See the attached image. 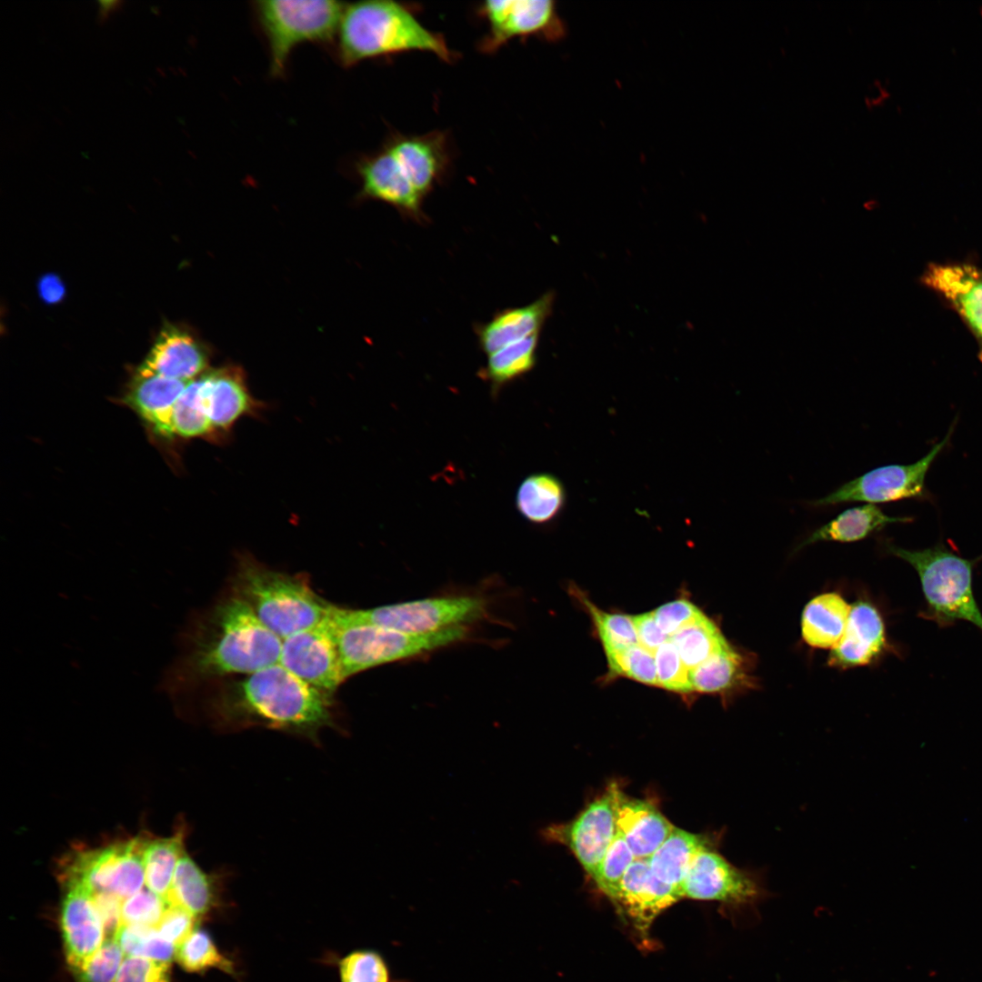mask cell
Masks as SVG:
<instances>
[{
    "instance_id": "b9f144b4",
    "label": "cell",
    "mask_w": 982,
    "mask_h": 982,
    "mask_svg": "<svg viewBox=\"0 0 982 982\" xmlns=\"http://www.w3.org/2000/svg\"><path fill=\"white\" fill-rule=\"evenodd\" d=\"M123 955L115 938L105 939L100 948L74 972L75 982H115Z\"/></svg>"
},
{
    "instance_id": "cb8c5ba5",
    "label": "cell",
    "mask_w": 982,
    "mask_h": 982,
    "mask_svg": "<svg viewBox=\"0 0 982 982\" xmlns=\"http://www.w3.org/2000/svg\"><path fill=\"white\" fill-rule=\"evenodd\" d=\"M190 382L157 375L136 374L125 396V402L158 434L173 436L172 410Z\"/></svg>"
},
{
    "instance_id": "7a4b0ae2",
    "label": "cell",
    "mask_w": 982,
    "mask_h": 982,
    "mask_svg": "<svg viewBox=\"0 0 982 982\" xmlns=\"http://www.w3.org/2000/svg\"><path fill=\"white\" fill-rule=\"evenodd\" d=\"M200 691L211 719L225 730L259 726L317 741L322 730L336 727L335 695L311 686L279 663Z\"/></svg>"
},
{
    "instance_id": "f546056e",
    "label": "cell",
    "mask_w": 982,
    "mask_h": 982,
    "mask_svg": "<svg viewBox=\"0 0 982 982\" xmlns=\"http://www.w3.org/2000/svg\"><path fill=\"white\" fill-rule=\"evenodd\" d=\"M539 336L511 344L488 356L483 374L493 392L533 369L536 362Z\"/></svg>"
},
{
    "instance_id": "e0dca14e",
    "label": "cell",
    "mask_w": 982,
    "mask_h": 982,
    "mask_svg": "<svg viewBox=\"0 0 982 982\" xmlns=\"http://www.w3.org/2000/svg\"><path fill=\"white\" fill-rule=\"evenodd\" d=\"M356 169L362 185V197L385 202L413 219L424 218V197L385 145L379 152L361 159Z\"/></svg>"
},
{
    "instance_id": "7bdbcfd3",
    "label": "cell",
    "mask_w": 982,
    "mask_h": 982,
    "mask_svg": "<svg viewBox=\"0 0 982 982\" xmlns=\"http://www.w3.org/2000/svg\"><path fill=\"white\" fill-rule=\"evenodd\" d=\"M653 613L662 631L670 637L704 614L686 598L661 605Z\"/></svg>"
},
{
    "instance_id": "d590c367",
    "label": "cell",
    "mask_w": 982,
    "mask_h": 982,
    "mask_svg": "<svg viewBox=\"0 0 982 982\" xmlns=\"http://www.w3.org/2000/svg\"><path fill=\"white\" fill-rule=\"evenodd\" d=\"M172 895L173 890L171 896L165 897L150 886L146 864V881L144 887L126 897H120L122 925L156 927L167 907L175 904Z\"/></svg>"
},
{
    "instance_id": "8fae6325",
    "label": "cell",
    "mask_w": 982,
    "mask_h": 982,
    "mask_svg": "<svg viewBox=\"0 0 982 982\" xmlns=\"http://www.w3.org/2000/svg\"><path fill=\"white\" fill-rule=\"evenodd\" d=\"M952 430L920 460L910 465H889L872 469L809 504L813 506H836L849 502L887 503L921 496L925 476L946 446Z\"/></svg>"
},
{
    "instance_id": "603a6c76",
    "label": "cell",
    "mask_w": 982,
    "mask_h": 982,
    "mask_svg": "<svg viewBox=\"0 0 982 982\" xmlns=\"http://www.w3.org/2000/svg\"><path fill=\"white\" fill-rule=\"evenodd\" d=\"M199 379L203 406L213 428L229 427L250 409L252 400L239 369L224 367Z\"/></svg>"
},
{
    "instance_id": "9a60e30c",
    "label": "cell",
    "mask_w": 982,
    "mask_h": 982,
    "mask_svg": "<svg viewBox=\"0 0 982 982\" xmlns=\"http://www.w3.org/2000/svg\"><path fill=\"white\" fill-rule=\"evenodd\" d=\"M682 897L680 891L653 873L647 858H636L621 882L614 904L636 931L646 935L654 920Z\"/></svg>"
},
{
    "instance_id": "f6af8a7d",
    "label": "cell",
    "mask_w": 982,
    "mask_h": 982,
    "mask_svg": "<svg viewBox=\"0 0 982 982\" xmlns=\"http://www.w3.org/2000/svg\"><path fill=\"white\" fill-rule=\"evenodd\" d=\"M196 918L185 907L173 904L167 907L156 928L165 939L178 947L195 930Z\"/></svg>"
},
{
    "instance_id": "30bf717a",
    "label": "cell",
    "mask_w": 982,
    "mask_h": 982,
    "mask_svg": "<svg viewBox=\"0 0 982 982\" xmlns=\"http://www.w3.org/2000/svg\"><path fill=\"white\" fill-rule=\"evenodd\" d=\"M478 15L487 23V34L481 39L479 50L494 53L516 37L536 36L546 41H559L567 28L552 0L486 1Z\"/></svg>"
},
{
    "instance_id": "4dcf8cb0",
    "label": "cell",
    "mask_w": 982,
    "mask_h": 982,
    "mask_svg": "<svg viewBox=\"0 0 982 982\" xmlns=\"http://www.w3.org/2000/svg\"><path fill=\"white\" fill-rule=\"evenodd\" d=\"M691 670L728 645L716 625L705 614L670 637Z\"/></svg>"
},
{
    "instance_id": "ffe728a7",
    "label": "cell",
    "mask_w": 982,
    "mask_h": 982,
    "mask_svg": "<svg viewBox=\"0 0 982 982\" xmlns=\"http://www.w3.org/2000/svg\"><path fill=\"white\" fill-rule=\"evenodd\" d=\"M616 824L637 859L648 858L675 827L652 803L616 789Z\"/></svg>"
},
{
    "instance_id": "ee69618b",
    "label": "cell",
    "mask_w": 982,
    "mask_h": 982,
    "mask_svg": "<svg viewBox=\"0 0 982 982\" xmlns=\"http://www.w3.org/2000/svg\"><path fill=\"white\" fill-rule=\"evenodd\" d=\"M115 982H171L169 963L127 956Z\"/></svg>"
},
{
    "instance_id": "f35d334b",
    "label": "cell",
    "mask_w": 982,
    "mask_h": 982,
    "mask_svg": "<svg viewBox=\"0 0 982 982\" xmlns=\"http://www.w3.org/2000/svg\"><path fill=\"white\" fill-rule=\"evenodd\" d=\"M610 675L658 686L655 655L636 644L606 654Z\"/></svg>"
},
{
    "instance_id": "ab89813d",
    "label": "cell",
    "mask_w": 982,
    "mask_h": 982,
    "mask_svg": "<svg viewBox=\"0 0 982 982\" xmlns=\"http://www.w3.org/2000/svg\"><path fill=\"white\" fill-rule=\"evenodd\" d=\"M341 982H393L386 958L373 949H358L340 963Z\"/></svg>"
},
{
    "instance_id": "5bb4252c",
    "label": "cell",
    "mask_w": 982,
    "mask_h": 982,
    "mask_svg": "<svg viewBox=\"0 0 982 982\" xmlns=\"http://www.w3.org/2000/svg\"><path fill=\"white\" fill-rule=\"evenodd\" d=\"M921 282L957 313L977 342L982 361V268L968 263H933Z\"/></svg>"
},
{
    "instance_id": "2e32d148",
    "label": "cell",
    "mask_w": 982,
    "mask_h": 982,
    "mask_svg": "<svg viewBox=\"0 0 982 982\" xmlns=\"http://www.w3.org/2000/svg\"><path fill=\"white\" fill-rule=\"evenodd\" d=\"M63 898L60 925L67 964L75 972L105 942L102 920L87 892L80 886L59 881Z\"/></svg>"
},
{
    "instance_id": "7c38bea8",
    "label": "cell",
    "mask_w": 982,
    "mask_h": 982,
    "mask_svg": "<svg viewBox=\"0 0 982 982\" xmlns=\"http://www.w3.org/2000/svg\"><path fill=\"white\" fill-rule=\"evenodd\" d=\"M616 786L611 784L571 821L552 824L542 831L546 840L568 847L591 877L617 834Z\"/></svg>"
},
{
    "instance_id": "484cf974",
    "label": "cell",
    "mask_w": 982,
    "mask_h": 982,
    "mask_svg": "<svg viewBox=\"0 0 982 982\" xmlns=\"http://www.w3.org/2000/svg\"><path fill=\"white\" fill-rule=\"evenodd\" d=\"M713 844L706 836L675 827L647 860L653 873L660 880L682 894L683 882L694 857L700 850Z\"/></svg>"
},
{
    "instance_id": "52a82bcc",
    "label": "cell",
    "mask_w": 982,
    "mask_h": 982,
    "mask_svg": "<svg viewBox=\"0 0 982 982\" xmlns=\"http://www.w3.org/2000/svg\"><path fill=\"white\" fill-rule=\"evenodd\" d=\"M345 4L332 0H259L256 15L267 40L270 72L285 73L290 54L305 42L327 43L336 35Z\"/></svg>"
},
{
    "instance_id": "c3c4849f",
    "label": "cell",
    "mask_w": 982,
    "mask_h": 982,
    "mask_svg": "<svg viewBox=\"0 0 982 982\" xmlns=\"http://www.w3.org/2000/svg\"><path fill=\"white\" fill-rule=\"evenodd\" d=\"M118 4H119V2H115V1L100 2V5H101V6H100L101 7L100 15H101L102 19H104L105 16H106L108 15V13H110L111 10L115 9V6H117Z\"/></svg>"
},
{
    "instance_id": "3957f363",
    "label": "cell",
    "mask_w": 982,
    "mask_h": 982,
    "mask_svg": "<svg viewBox=\"0 0 982 982\" xmlns=\"http://www.w3.org/2000/svg\"><path fill=\"white\" fill-rule=\"evenodd\" d=\"M337 56L342 65L406 52H427L446 63L457 55L445 37L426 28L414 6L391 0L345 4L337 34Z\"/></svg>"
},
{
    "instance_id": "7402d4cb",
    "label": "cell",
    "mask_w": 982,
    "mask_h": 982,
    "mask_svg": "<svg viewBox=\"0 0 982 982\" xmlns=\"http://www.w3.org/2000/svg\"><path fill=\"white\" fill-rule=\"evenodd\" d=\"M885 627L877 610L868 603L852 606L845 632L831 649L828 664L848 668L871 662L885 646Z\"/></svg>"
},
{
    "instance_id": "6da1fadb",
    "label": "cell",
    "mask_w": 982,
    "mask_h": 982,
    "mask_svg": "<svg viewBox=\"0 0 982 982\" xmlns=\"http://www.w3.org/2000/svg\"><path fill=\"white\" fill-rule=\"evenodd\" d=\"M178 643L158 684L175 698L278 664L282 648V639L229 588L187 621Z\"/></svg>"
},
{
    "instance_id": "d6a6232c",
    "label": "cell",
    "mask_w": 982,
    "mask_h": 982,
    "mask_svg": "<svg viewBox=\"0 0 982 982\" xmlns=\"http://www.w3.org/2000/svg\"><path fill=\"white\" fill-rule=\"evenodd\" d=\"M570 590L589 614L606 654L638 644L632 616L603 611L576 586Z\"/></svg>"
},
{
    "instance_id": "83f0119b",
    "label": "cell",
    "mask_w": 982,
    "mask_h": 982,
    "mask_svg": "<svg viewBox=\"0 0 982 982\" xmlns=\"http://www.w3.org/2000/svg\"><path fill=\"white\" fill-rule=\"evenodd\" d=\"M566 502L561 481L548 473L526 476L519 485L516 506L519 514L533 524H546L559 516Z\"/></svg>"
},
{
    "instance_id": "44dd1931",
    "label": "cell",
    "mask_w": 982,
    "mask_h": 982,
    "mask_svg": "<svg viewBox=\"0 0 982 982\" xmlns=\"http://www.w3.org/2000/svg\"><path fill=\"white\" fill-rule=\"evenodd\" d=\"M554 299V294L547 292L528 305L496 313L476 327L480 349L489 356L506 346L540 335L552 312Z\"/></svg>"
},
{
    "instance_id": "ac0fdd59",
    "label": "cell",
    "mask_w": 982,
    "mask_h": 982,
    "mask_svg": "<svg viewBox=\"0 0 982 982\" xmlns=\"http://www.w3.org/2000/svg\"><path fill=\"white\" fill-rule=\"evenodd\" d=\"M425 198L440 182L449 166L447 138L443 132L392 135L385 145Z\"/></svg>"
},
{
    "instance_id": "4316f807",
    "label": "cell",
    "mask_w": 982,
    "mask_h": 982,
    "mask_svg": "<svg viewBox=\"0 0 982 982\" xmlns=\"http://www.w3.org/2000/svg\"><path fill=\"white\" fill-rule=\"evenodd\" d=\"M908 517L886 515L875 504L848 508L837 517L816 529L802 543V546L818 541L855 542L879 531L888 524L908 522Z\"/></svg>"
},
{
    "instance_id": "d4e9b609",
    "label": "cell",
    "mask_w": 982,
    "mask_h": 982,
    "mask_svg": "<svg viewBox=\"0 0 982 982\" xmlns=\"http://www.w3.org/2000/svg\"><path fill=\"white\" fill-rule=\"evenodd\" d=\"M852 606L838 594L826 593L810 600L801 618L802 636L817 648H833L842 637Z\"/></svg>"
},
{
    "instance_id": "74e56055",
    "label": "cell",
    "mask_w": 982,
    "mask_h": 982,
    "mask_svg": "<svg viewBox=\"0 0 982 982\" xmlns=\"http://www.w3.org/2000/svg\"><path fill=\"white\" fill-rule=\"evenodd\" d=\"M175 958L188 972H202L211 967L229 970V962L219 953L209 934L195 929L176 949Z\"/></svg>"
},
{
    "instance_id": "f1b7e54d",
    "label": "cell",
    "mask_w": 982,
    "mask_h": 982,
    "mask_svg": "<svg viewBox=\"0 0 982 982\" xmlns=\"http://www.w3.org/2000/svg\"><path fill=\"white\" fill-rule=\"evenodd\" d=\"M216 880L205 873L187 851L180 859L173 885V900L196 917L206 914L216 899Z\"/></svg>"
},
{
    "instance_id": "8992f818",
    "label": "cell",
    "mask_w": 982,
    "mask_h": 982,
    "mask_svg": "<svg viewBox=\"0 0 982 982\" xmlns=\"http://www.w3.org/2000/svg\"><path fill=\"white\" fill-rule=\"evenodd\" d=\"M887 548L917 570L927 602L925 617L940 626L966 620L982 630V615L972 591L973 561L938 546L923 550Z\"/></svg>"
},
{
    "instance_id": "9c48e42d",
    "label": "cell",
    "mask_w": 982,
    "mask_h": 982,
    "mask_svg": "<svg viewBox=\"0 0 982 982\" xmlns=\"http://www.w3.org/2000/svg\"><path fill=\"white\" fill-rule=\"evenodd\" d=\"M682 894L683 897L718 902L734 913L749 912L757 917L759 905L771 897L762 873L733 865L714 844L694 857Z\"/></svg>"
},
{
    "instance_id": "277c9868",
    "label": "cell",
    "mask_w": 982,
    "mask_h": 982,
    "mask_svg": "<svg viewBox=\"0 0 982 982\" xmlns=\"http://www.w3.org/2000/svg\"><path fill=\"white\" fill-rule=\"evenodd\" d=\"M229 589L282 640L318 626L333 606L305 575L270 568L248 556L239 557Z\"/></svg>"
},
{
    "instance_id": "7dc6e473",
    "label": "cell",
    "mask_w": 982,
    "mask_h": 982,
    "mask_svg": "<svg viewBox=\"0 0 982 982\" xmlns=\"http://www.w3.org/2000/svg\"><path fill=\"white\" fill-rule=\"evenodd\" d=\"M38 290L41 298L48 304L57 303L65 296L64 284L58 276L51 274L41 278Z\"/></svg>"
},
{
    "instance_id": "ba28073f",
    "label": "cell",
    "mask_w": 982,
    "mask_h": 982,
    "mask_svg": "<svg viewBox=\"0 0 982 982\" xmlns=\"http://www.w3.org/2000/svg\"><path fill=\"white\" fill-rule=\"evenodd\" d=\"M346 679L362 671L430 653L465 639L467 626L434 634H407L373 625L332 628Z\"/></svg>"
},
{
    "instance_id": "5b68a950",
    "label": "cell",
    "mask_w": 982,
    "mask_h": 982,
    "mask_svg": "<svg viewBox=\"0 0 982 982\" xmlns=\"http://www.w3.org/2000/svg\"><path fill=\"white\" fill-rule=\"evenodd\" d=\"M488 603L479 596L428 597L368 609L334 606L326 618L332 628L373 625L407 634L427 635L467 626L484 618Z\"/></svg>"
},
{
    "instance_id": "8d00e7d4",
    "label": "cell",
    "mask_w": 982,
    "mask_h": 982,
    "mask_svg": "<svg viewBox=\"0 0 982 982\" xmlns=\"http://www.w3.org/2000/svg\"><path fill=\"white\" fill-rule=\"evenodd\" d=\"M635 859L632 850L617 832L591 877L613 903L617 897L621 882Z\"/></svg>"
},
{
    "instance_id": "4fadbf2b",
    "label": "cell",
    "mask_w": 982,
    "mask_h": 982,
    "mask_svg": "<svg viewBox=\"0 0 982 982\" xmlns=\"http://www.w3.org/2000/svg\"><path fill=\"white\" fill-rule=\"evenodd\" d=\"M279 664L331 695L346 680L334 636L323 622L283 639Z\"/></svg>"
},
{
    "instance_id": "60d3db41",
    "label": "cell",
    "mask_w": 982,
    "mask_h": 982,
    "mask_svg": "<svg viewBox=\"0 0 982 982\" xmlns=\"http://www.w3.org/2000/svg\"><path fill=\"white\" fill-rule=\"evenodd\" d=\"M654 655L658 686L682 695L694 692L690 669L670 639L661 645Z\"/></svg>"
},
{
    "instance_id": "e575fe53",
    "label": "cell",
    "mask_w": 982,
    "mask_h": 982,
    "mask_svg": "<svg viewBox=\"0 0 982 982\" xmlns=\"http://www.w3.org/2000/svg\"><path fill=\"white\" fill-rule=\"evenodd\" d=\"M171 426L173 436L183 437L204 436L213 429L203 406L199 378L192 380L175 402Z\"/></svg>"
},
{
    "instance_id": "bcb514c9",
    "label": "cell",
    "mask_w": 982,
    "mask_h": 982,
    "mask_svg": "<svg viewBox=\"0 0 982 982\" xmlns=\"http://www.w3.org/2000/svg\"><path fill=\"white\" fill-rule=\"evenodd\" d=\"M637 642L642 647L655 654L656 649L670 639L656 621L653 611L632 616Z\"/></svg>"
},
{
    "instance_id": "836d02e7",
    "label": "cell",
    "mask_w": 982,
    "mask_h": 982,
    "mask_svg": "<svg viewBox=\"0 0 982 982\" xmlns=\"http://www.w3.org/2000/svg\"><path fill=\"white\" fill-rule=\"evenodd\" d=\"M115 938L128 957L169 963L176 955L175 946L165 939L156 927L122 925Z\"/></svg>"
},
{
    "instance_id": "1f68e13d",
    "label": "cell",
    "mask_w": 982,
    "mask_h": 982,
    "mask_svg": "<svg viewBox=\"0 0 982 982\" xmlns=\"http://www.w3.org/2000/svg\"><path fill=\"white\" fill-rule=\"evenodd\" d=\"M742 656L730 646L690 670L694 691L706 694L726 693L742 683Z\"/></svg>"
},
{
    "instance_id": "d6986e66",
    "label": "cell",
    "mask_w": 982,
    "mask_h": 982,
    "mask_svg": "<svg viewBox=\"0 0 982 982\" xmlns=\"http://www.w3.org/2000/svg\"><path fill=\"white\" fill-rule=\"evenodd\" d=\"M206 366L207 355L203 346L187 332L166 326L136 374L192 381Z\"/></svg>"
}]
</instances>
